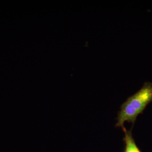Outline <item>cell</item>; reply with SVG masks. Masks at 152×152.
Masks as SVG:
<instances>
[{
	"label": "cell",
	"instance_id": "2",
	"mask_svg": "<svg viewBox=\"0 0 152 152\" xmlns=\"http://www.w3.org/2000/svg\"><path fill=\"white\" fill-rule=\"evenodd\" d=\"M122 130L124 132L125 136L123 141L125 142V147L124 152H141L137 146L135 140L132 136V131L127 130L124 126Z\"/></svg>",
	"mask_w": 152,
	"mask_h": 152
},
{
	"label": "cell",
	"instance_id": "1",
	"mask_svg": "<svg viewBox=\"0 0 152 152\" xmlns=\"http://www.w3.org/2000/svg\"><path fill=\"white\" fill-rule=\"evenodd\" d=\"M152 102V83L146 82L141 88L129 96L120 107L115 127H123L126 122L134 125L137 117Z\"/></svg>",
	"mask_w": 152,
	"mask_h": 152
}]
</instances>
